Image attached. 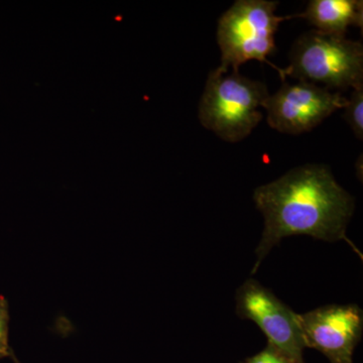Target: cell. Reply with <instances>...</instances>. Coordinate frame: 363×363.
<instances>
[{
	"mask_svg": "<svg viewBox=\"0 0 363 363\" xmlns=\"http://www.w3.org/2000/svg\"><path fill=\"white\" fill-rule=\"evenodd\" d=\"M302 18L314 26L318 32L345 35L351 26L363 28L362 0H312L303 13L290 16L291 20Z\"/></svg>",
	"mask_w": 363,
	"mask_h": 363,
	"instance_id": "8",
	"label": "cell"
},
{
	"mask_svg": "<svg viewBox=\"0 0 363 363\" xmlns=\"http://www.w3.org/2000/svg\"><path fill=\"white\" fill-rule=\"evenodd\" d=\"M236 312L242 319L255 322L266 334L269 344L286 355L291 363H304L306 346L298 314L259 281L247 279L238 289Z\"/></svg>",
	"mask_w": 363,
	"mask_h": 363,
	"instance_id": "6",
	"label": "cell"
},
{
	"mask_svg": "<svg viewBox=\"0 0 363 363\" xmlns=\"http://www.w3.org/2000/svg\"><path fill=\"white\" fill-rule=\"evenodd\" d=\"M344 119L359 140H363V87L352 89L346 105Z\"/></svg>",
	"mask_w": 363,
	"mask_h": 363,
	"instance_id": "9",
	"label": "cell"
},
{
	"mask_svg": "<svg viewBox=\"0 0 363 363\" xmlns=\"http://www.w3.org/2000/svg\"><path fill=\"white\" fill-rule=\"evenodd\" d=\"M286 76L310 83H322L327 89L363 87V45L345 35H327L311 30L296 40L290 52Z\"/></svg>",
	"mask_w": 363,
	"mask_h": 363,
	"instance_id": "4",
	"label": "cell"
},
{
	"mask_svg": "<svg viewBox=\"0 0 363 363\" xmlns=\"http://www.w3.org/2000/svg\"><path fill=\"white\" fill-rule=\"evenodd\" d=\"M348 99L315 83L298 81L284 83L269 95L262 107L267 112V123L286 135H297L319 125L327 117L344 109Z\"/></svg>",
	"mask_w": 363,
	"mask_h": 363,
	"instance_id": "5",
	"label": "cell"
},
{
	"mask_svg": "<svg viewBox=\"0 0 363 363\" xmlns=\"http://www.w3.org/2000/svg\"><path fill=\"white\" fill-rule=\"evenodd\" d=\"M298 323L306 347L319 350L331 363H353L363 330L358 306H324L298 315Z\"/></svg>",
	"mask_w": 363,
	"mask_h": 363,
	"instance_id": "7",
	"label": "cell"
},
{
	"mask_svg": "<svg viewBox=\"0 0 363 363\" xmlns=\"http://www.w3.org/2000/svg\"><path fill=\"white\" fill-rule=\"evenodd\" d=\"M278 6V1L269 0H238L222 14L217 28L221 51L219 71L238 72L242 64L255 60L276 69L284 81L283 69L267 60L276 52L274 35L279 23L291 20L290 16H277Z\"/></svg>",
	"mask_w": 363,
	"mask_h": 363,
	"instance_id": "3",
	"label": "cell"
},
{
	"mask_svg": "<svg viewBox=\"0 0 363 363\" xmlns=\"http://www.w3.org/2000/svg\"><path fill=\"white\" fill-rule=\"evenodd\" d=\"M269 96L267 85L240 75L215 69L208 76L200 99V123L227 143L245 140L262 119L260 106Z\"/></svg>",
	"mask_w": 363,
	"mask_h": 363,
	"instance_id": "2",
	"label": "cell"
},
{
	"mask_svg": "<svg viewBox=\"0 0 363 363\" xmlns=\"http://www.w3.org/2000/svg\"><path fill=\"white\" fill-rule=\"evenodd\" d=\"M9 303L4 296H0V359L11 357L13 353L9 344Z\"/></svg>",
	"mask_w": 363,
	"mask_h": 363,
	"instance_id": "10",
	"label": "cell"
},
{
	"mask_svg": "<svg viewBox=\"0 0 363 363\" xmlns=\"http://www.w3.org/2000/svg\"><path fill=\"white\" fill-rule=\"evenodd\" d=\"M11 357L13 358L14 363H21L20 360L18 359V358L16 357V355H14V353H11Z\"/></svg>",
	"mask_w": 363,
	"mask_h": 363,
	"instance_id": "12",
	"label": "cell"
},
{
	"mask_svg": "<svg viewBox=\"0 0 363 363\" xmlns=\"http://www.w3.org/2000/svg\"><path fill=\"white\" fill-rule=\"evenodd\" d=\"M243 363H291L290 359L276 347L267 344L264 350L255 357L247 358Z\"/></svg>",
	"mask_w": 363,
	"mask_h": 363,
	"instance_id": "11",
	"label": "cell"
},
{
	"mask_svg": "<svg viewBox=\"0 0 363 363\" xmlns=\"http://www.w3.org/2000/svg\"><path fill=\"white\" fill-rule=\"evenodd\" d=\"M253 201L264 216V228L252 274L274 245L292 235L344 240L362 259L346 235L354 200L336 182L329 167L305 164L290 169L278 180L255 189Z\"/></svg>",
	"mask_w": 363,
	"mask_h": 363,
	"instance_id": "1",
	"label": "cell"
}]
</instances>
